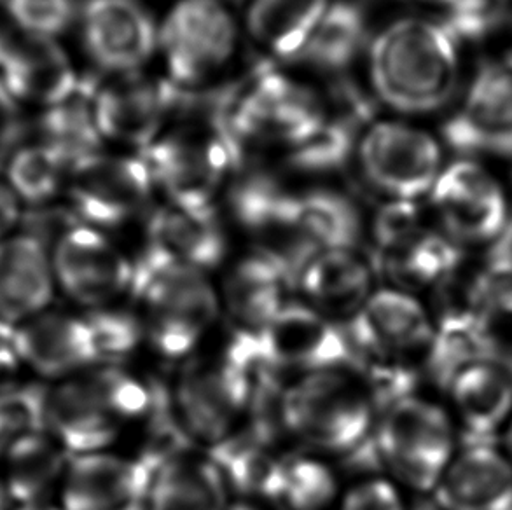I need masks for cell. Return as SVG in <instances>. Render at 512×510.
<instances>
[{"mask_svg":"<svg viewBox=\"0 0 512 510\" xmlns=\"http://www.w3.org/2000/svg\"><path fill=\"white\" fill-rule=\"evenodd\" d=\"M16 510H63L62 507H55V505L46 504V502H42V504H32V505H20V507H16Z\"/></svg>","mask_w":512,"mask_h":510,"instance_id":"cell-46","label":"cell"},{"mask_svg":"<svg viewBox=\"0 0 512 510\" xmlns=\"http://www.w3.org/2000/svg\"><path fill=\"white\" fill-rule=\"evenodd\" d=\"M228 493L214 460L196 449L154 472L147 510H228Z\"/></svg>","mask_w":512,"mask_h":510,"instance_id":"cell-29","label":"cell"},{"mask_svg":"<svg viewBox=\"0 0 512 510\" xmlns=\"http://www.w3.org/2000/svg\"><path fill=\"white\" fill-rule=\"evenodd\" d=\"M228 510H261L257 505L250 504V502H238V504L229 505Z\"/></svg>","mask_w":512,"mask_h":510,"instance_id":"cell-47","label":"cell"},{"mask_svg":"<svg viewBox=\"0 0 512 510\" xmlns=\"http://www.w3.org/2000/svg\"><path fill=\"white\" fill-rule=\"evenodd\" d=\"M70 165L60 152L44 142L23 145L13 152L6 166L9 187L21 205L44 207L67 187Z\"/></svg>","mask_w":512,"mask_h":510,"instance_id":"cell-36","label":"cell"},{"mask_svg":"<svg viewBox=\"0 0 512 510\" xmlns=\"http://www.w3.org/2000/svg\"><path fill=\"white\" fill-rule=\"evenodd\" d=\"M56 287L86 311L112 306L130 292V261L100 229L76 224L51 249Z\"/></svg>","mask_w":512,"mask_h":510,"instance_id":"cell-11","label":"cell"},{"mask_svg":"<svg viewBox=\"0 0 512 510\" xmlns=\"http://www.w3.org/2000/svg\"><path fill=\"white\" fill-rule=\"evenodd\" d=\"M153 474L137 460L98 451L72 456L65 470L63 510H147Z\"/></svg>","mask_w":512,"mask_h":510,"instance_id":"cell-17","label":"cell"},{"mask_svg":"<svg viewBox=\"0 0 512 510\" xmlns=\"http://www.w3.org/2000/svg\"><path fill=\"white\" fill-rule=\"evenodd\" d=\"M291 198L270 175H249L231 191V212L247 233Z\"/></svg>","mask_w":512,"mask_h":510,"instance_id":"cell-42","label":"cell"},{"mask_svg":"<svg viewBox=\"0 0 512 510\" xmlns=\"http://www.w3.org/2000/svg\"><path fill=\"white\" fill-rule=\"evenodd\" d=\"M180 90L172 81H151L130 74L114 83L98 84V130L104 138L147 149L170 112L186 102Z\"/></svg>","mask_w":512,"mask_h":510,"instance_id":"cell-16","label":"cell"},{"mask_svg":"<svg viewBox=\"0 0 512 510\" xmlns=\"http://www.w3.org/2000/svg\"><path fill=\"white\" fill-rule=\"evenodd\" d=\"M376 420L366 386L352 371L310 374L285 393V434L317 453L345 455L373 432Z\"/></svg>","mask_w":512,"mask_h":510,"instance_id":"cell-4","label":"cell"},{"mask_svg":"<svg viewBox=\"0 0 512 510\" xmlns=\"http://www.w3.org/2000/svg\"><path fill=\"white\" fill-rule=\"evenodd\" d=\"M341 510H408V507L394 484L378 476L353 484L341 500Z\"/></svg>","mask_w":512,"mask_h":510,"instance_id":"cell-43","label":"cell"},{"mask_svg":"<svg viewBox=\"0 0 512 510\" xmlns=\"http://www.w3.org/2000/svg\"><path fill=\"white\" fill-rule=\"evenodd\" d=\"M296 212L306 236L319 252L357 250L362 219L350 198L329 189L296 194Z\"/></svg>","mask_w":512,"mask_h":510,"instance_id":"cell-34","label":"cell"},{"mask_svg":"<svg viewBox=\"0 0 512 510\" xmlns=\"http://www.w3.org/2000/svg\"><path fill=\"white\" fill-rule=\"evenodd\" d=\"M7 18L21 35L55 39L76 18L74 0H2Z\"/></svg>","mask_w":512,"mask_h":510,"instance_id":"cell-41","label":"cell"},{"mask_svg":"<svg viewBox=\"0 0 512 510\" xmlns=\"http://www.w3.org/2000/svg\"><path fill=\"white\" fill-rule=\"evenodd\" d=\"M443 510H512V463L492 442H467L434 490Z\"/></svg>","mask_w":512,"mask_h":510,"instance_id":"cell-21","label":"cell"},{"mask_svg":"<svg viewBox=\"0 0 512 510\" xmlns=\"http://www.w3.org/2000/svg\"><path fill=\"white\" fill-rule=\"evenodd\" d=\"M371 116V105L357 91L343 88L340 107L334 116H327L315 135L303 144L292 147L291 163L298 170L327 173L338 170L352 156L360 125Z\"/></svg>","mask_w":512,"mask_h":510,"instance_id":"cell-33","label":"cell"},{"mask_svg":"<svg viewBox=\"0 0 512 510\" xmlns=\"http://www.w3.org/2000/svg\"><path fill=\"white\" fill-rule=\"evenodd\" d=\"M441 23L455 39L481 41L495 34L509 18L512 0H441Z\"/></svg>","mask_w":512,"mask_h":510,"instance_id":"cell-40","label":"cell"},{"mask_svg":"<svg viewBox=\"0 0 512 510\" xmlns=\"http://www.w3.org/2000/svg\"><path fill=\"white\" fill-rule=\"evenodd\" d=\"M443 135L455 151L512 158V62L485 63L478 70Z\"/></svg>","mask_w":512,"mask_h":510,"instance_id":"cell-15","label":"cell"},{"mask_svg":"<svg viewBox=\"0 0 512 510\" xmlns=\"http://www.w3.org/2000/svg\"><path fill=\"white\" fill-rule=\"evenodd\" d=\"M153 390L123 366L91 367L46 388L44 432L70 456L105 451L128 423L144 420Z\"/></svg>","mask_w":512,"mask_h":510,"instance_id":"cell-2","label":"cell"},{"mask_svg":"<svg viewBox=\"0 0 512 510\" xmlns=\"http://www.w3.org/2000/svg\"><path fill=\"white\" fill-rule=\"evenodd\" d=\"M207 455L221 470L228 490L242 497L243 502H277L287 463V456L277 453V446L257 439L243 427Z\"/></svg>","mask_w":512,"mask_h":510,"instance_id":"cell-28","label":"cell"},{"mask_svg":"<svg viewBox=\"0 0 512 510\" xmlns=\"http://www.w3.org/2000/svg\"><path fill=\"white\" fill-rule=\"evenodd\" d=\"M374 268L357 250H326L308 262L299 276L303 301L336 324L359 315L374 294Z\"/></svg>","mask_w":512,"mask_h":510,"instance_id":"cell-22","label":"cell"},{"mask_svg":"<svg viewBox=\"0 0 512 510\" xmlns=\"http://www.w3.org/2000/svg\"><path fill=\"white\" fill-rule=\"evenodd\" d=\"M16 502H14L11 493L7 490L4 479H0V510H16Z\"/></svg>","mask_w":512,"mask_h":510,"instance_id":"cell-45","label":"cell"},{"mask_svg":"<svg viewBox=\"0 0 512 510\" xmlns=\"http://www.w3.org/2000/svg\"><path fill=\"white\" fill-rule=\"evenodd\" d=\"M44 386H13L0 390V456L23 435L44 430Z\"/></svg>","mask_w":512,"mask_h":510,"instance_id":"cell-39","label":"cell"},{"mask_svg":"<svg viewBox=\"0 0 512 510\" xmlns=\"http://www.w3.org/2000/svg\"><path fill=\"white\" fill-rule=\"evenodd\" d=\"M451 399L467 442H492L512 413V378L499 362L467 367L451 381Z\"/></svg>","mask_w":512,"mask_h":510,"instance_id":"cell-27","label":"cell"},{"mask_svg":"<svg viewBox=\"0 0 512 510\" xmlns=\"http://www.w3.org/2000/svg\"><path fill=\"white\" fill-rule=\"evenodd\" d=\"M430 200L446 235L457 243L495 242L511 217L499 182L467 159L439 173Z\"/></svg>","mask_w":512,"mask_h":510,"instance_id":"cell-14","label":"cell"},{"mask_svg":"<svg viewBox=\"0 0 512 510\" xmlns=\"http://www.w3.org/2000/svg\"><path fill=\"white\" fill-rule=\"evenodd\" d=\"M21 221V201L9 187L6 179H0V242L13 235Z\"/></svg>","mask_w":512,"mask_h":510,"instance_id":"cell-44","label":"cell"},{"mask_svg":"<svg viewBox=\"0 0 512 510\" xmlns=\"http://www.w3.org/2000/svg\"><path fill=\"white\" fill-rule=\"evenodd\" d=\"M369 72L388 107L408 114L437 111L457 91V39L441 23L395 21L371 44Z\"/></svg>","mask_w":512,"mask_h":510,"instance_id":"cell-3","label":"cell"},{"mask_svg":"<svg viewBox=\"0 0 512 510\" xmlns=\"http://www.w3.org/2000/svg\"><path fill=\"white\" fill-rule=\"evenodd\" d=\"M345 327L352 348V369L360 364L411 366L429 352L436 324L409 292L385 287L374 290L359 315Z\"/></svg>","mask_w":512,"mask_h":510,"instance_id":"cell-8","label":"cell"},{"mask_svg":"<svg viewBox=\"0 0 512 510\" xmlns=\"http://www.w3.org/2000/svg\"><path fill=\"white\" fill-rule=\"evenodd\" d=\"M84 320L95 341L98 366H121L146 341L144 327L135 310L112 304L98 310L86 311Z\"/></svg>","mask_w":512,"mask_h":510,"instance_id":"cell-38","label":"cell"},{"mask_svg":"<svg viewBox=\"0 0 512 510\" xmlns=\"http://www.w3.org/2000/svg\"><path fill=\"white\" fill-rule=\"evenodd\" d=\"M79 77L55 39H9L0 60V100L46 111L76 90Z\"/></svg>","mask_w":512,"mask_h":510,"instance_id":"cell-19","label":"cell"},{"mask_svg":"<svg viewBox=\"0 0 512 510\" xmlns=\"http://www.w3.org/2000/svg\"><path fill=\"white\" fill-rule=\"evenodd\" d=\"M147 247L173 261L210 273L228 254V240L214 207L187 208L168 203L147 221Z\"/></svg>","mask_w":512,"mask_h":510,"instance_id":"cell-24","label":"cell"},{"mask_svg":"<svg viewBox=\"0 0 512 510\" xmlns=\"http://www.w3.org/2000/svg\"><path fill=\"white\" fill-rule=\"evenodd\" d=\"M98 83L79 79L76 90L42 111V142L53 147L74 165L97 154L102 133L97 123Z\"/></svg>","mask_w":512,"mask_h":510,"instance_id":"cell-31","label":"cell"},{"mask_svg":"<svg viewBox=\"0 0 512 510\" xmlns=\"http://www.w3.org/2000/svg\"><path fill=\"white\" fill-rule=\"evenodd\" d=\"M499 345L492 334L488 317L478 311L441 313L434 339L425 355L430 378L443 388L467 367L497 362Z\"/></svg>","mask_w":512,"mask_h":510,"instance_id":"cell-26","label":"cell"},{"mask_svg":"<svg viewBox=\"0 0 512 510\" xmlns=\"http://www.w3.org/2000/svg\"><path fill=\"white\" fill-rule=\"evenodd\" d=\"M506 444L507 448H509V453H511L512 456V421L509 423V430H507Z\"/></svg>","mask_w":512,"mask_h":510,"instance_id":"cell-49","label":"cell"},{"mask_svg":"<svg viewBox=\"0 0 512 510\" xmlns=\"http://www.w3.org/2000/svg\"><path fill=\"white\" fill-rule=\"evenodd\" d=\"M144 159L154 184L167 193L168 203L208 208L229 166L236 165L240 156L210 119L208 130L191 126L154 140Z\"/></svg>","mask_w":512,"mask_h":510,"instance_id":"cell-7","label":"cell"},{"mask_svg":"<svg viewBox=\"0 0 512 510\" xmlns=\"http://www.w3.org/2000/svg\"><path fill=\"white\" fill-rule=\"evenodd\" d=\"M327 7V0H252L250 34L273 55L299 56Z\"/></svg>","mask_w":512,"mask_h":510,"instance_id":"cell-32","label":"cell"},{"mask_svg":"<svg viewBox=\"0 0 512 510\" xmlns=\"http://www.w3.org/2000/svg\"><path fill=\"white\" fill-rule=\"evenodd\" d=\"M51 250L28 233L0 242V320L20 325L48 310L55 296Z\"/></svg>","mask_w":512,"mask_h":510,"instance_id":"cell-23","label":"cell"},{"mask_svg":"<svg viewBox=\"0 0 512 510\" xmlns=\"http://www.w3.org/2000/svg\"><path fill=\"white\" fill-rule=\"evenodd\" d=\"M374 435L385 469L420 493L436 490L455 456V435L448 414L418 395L381 413Z\"/></svg>","mask_w":512,"mask_h":510,"instance_id":"cell-5","label":"cell"},{"mask_svg":"<svg viewBox=\"0 0 512 510\" xmlns=\"http://www.w3.org/2000/svg\"><path fill=\"white\" fill-rule=\"evenodd\" d=\"M153 173L142 158L93 154L70 168V207L77 221L95 229L119 228L151 200Z\"/></svg>","mask_w":512,"mask_h":510,"instance_id":"cell-9","label":"cell"},{"mask_svg":"<svg viewBox=\"0 0 512 510\" xmlns=\"http://www.w3.org/2000/svg\"><path fill=\"white\" fill-rule=\"evenodd\" d=\"M289 290L291 283L277 264L252 250L229 268L219 297L233 331L257 334L289 303Z\"/></svg>","mask_w":512,"mask_h":510,"instance_id":"cell-25","label":"cell"},{"mask_svg":"<svg viewBox=\"0 0 512 510\" xmlns=\"http://www.w3.org/2000/svg\"><path fill=\"white\" fill-rule=\"evenodd\" d=\"M359 145L367 180L394 200H416L436 184L441 151L425 131L401 123H380L367 131Z\"/></svg>","mask_w":512,"mask_h":510,"instance_id":"cell-13","label":"cell"},{"mask_svg":"<svg viewBox=\"0 0 512 510\" xmlns=\"http://www.w3.org/2000/svg\"><path fill=\"white\" fill-rule=\"evenodd\" d=\"M266 357L280 373L310 374L352 371V348L345 327L313 310L305 301L285 304L259 332Z\"/></svg>","mask_w":512,"mask_h":510,"instance_id":"cell-12","label":"cell"},{"mask_svg":"<svg viewBox=\"0 0 512 510\" xmlns=\"http://www.w3.org/2000/svg\"><path fill=\"white\" fill-rule=\"evenodd\" d=\"M172 83H201L228 62L236 28L219 0H180L158 34Z\"/></svg>","mask_w":512,"mask_h":510,"instance_id":"cell-10","label":"cell"},{"mask_svg":"<svg viewBox=\"0 0 512 510\" xmlns=\"http://www.w3.org/2000/svg\"><path fill=\"white\" fill-rule=\"evenodd\" d=\"M7 42H9V39L0 32V60H2V56H4V51H6Z\"/></svg>","mask_w":512,"mask_h":510,"instance_id":"cell-48","label":"cell"},{"mask_svg":"<svg viewBox=\"0 0 512 510\" xmlns=\"http://www.w3.org/2000/svg\"><path fill=\"white\" fill-rule=\"evenodd\" d=\"M128 296L147 345L161 359L193 357L221 315V297L207 273L147 247L133 261Z\"/></svg>","mask_w":512,"mask_h":510,"instance_id":"cell-1","label":"cell"},{"mask_svg":"<svg viewBox=\"0 0 512 510\" xmlns=\"http://www.w3.org/2000/svg\"><path fill=\"white\" fill-rule=\"evenodd\" d=\"M21 362L46 380L63 381L98 366V353L84 317L44 311L16 325Z\"/></svg>","mask_w":512,"mask_h":510,"instance_id":"cell-20","label":"cell"},{"mask_svg":"<svg viewBox=\"0 0 512 510\" xmlns=\"http://www.w3.org/2000/svg\"><path fill=\"white\" fill-rule=\"evenodd\" d=\"M338 497V476L312 456H287L275 504L284 510H326Z\"/></svg>","mask_w":512,"mask_h":510,"instance_id":"cell-37","label":"cell"},{"mask_svg":"<svg viewBox=\"0 0 512 510\" xmlns=\"http://www.w3.org/2000/svg\"><path fill=\"white\" fill-rule=\"evenodd\" d=\"M366 34L364 11L340 0L327 7L299 56L319 69L338 72L357 58L366 44Z\"/></svg>","mask_w":512,"mask_h":510,"instance_id":"cell-35","label":"cell"},{"mask_svg":"<svg viewBox=\"0 0 512 510\" xmlns=\"http://www.w3.org/2000/svg\"><path fill=\"white\" fill-rule=\"evenodd\" d=\"M6 483L16 505L42 504L51 490L62 484L72 456L48 434L23 435L6 456Z\"/></svg>","mask_w":512,"mask_h":510,"instance_id":"cell-30","label":"cell"},{"mask_svg":"<svg viewBox=\"0 0 512 510\" xmlns=\"http://www.w3.org/2000/svg\"><path fill=\"white\" fill-rule=\"evenodd\" d=\"M172 393L187 432L207 451L245 427L247 380L224 352L217 357H189Z\"/></svg>","mask_w":512,"mask_h":510,"instance_id":"cell-6","label":"cell"},{"mask_svg":"<svg viewBox=\"0 0 512 510\" xmlns=\"http://www.w3.org/2000/svg\"><path fill=\"white\" fill-rule=\"evenodd\" d=\"M81 30L91 58L112 72L139 69L158 44L153 18L139 0H86Z\"/></svg>","mask_w":512,"mask_h":510,"instance_id":"cell-18","label":"cell"}]
</instances>
